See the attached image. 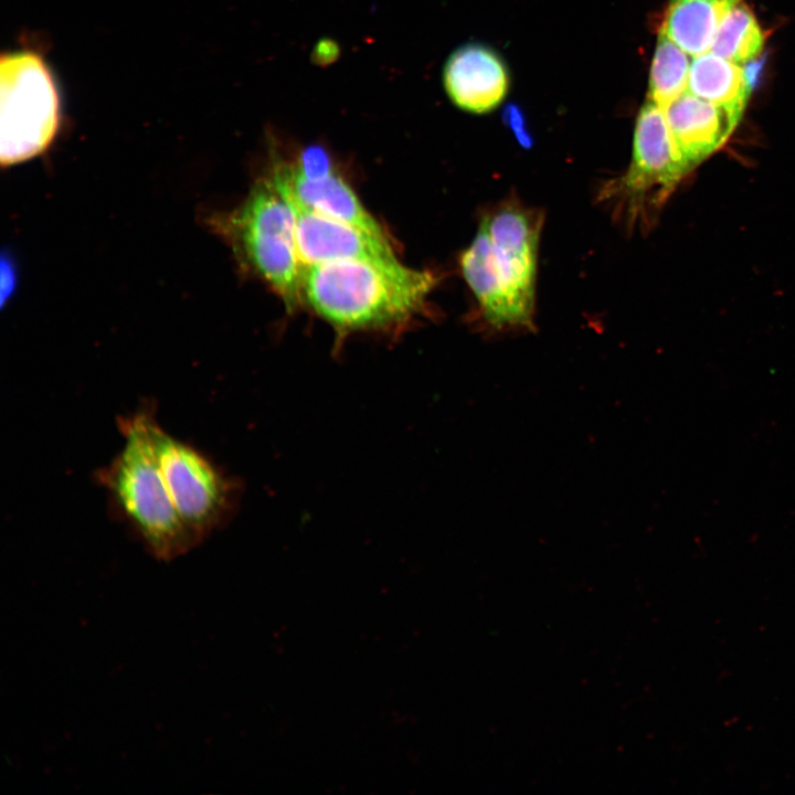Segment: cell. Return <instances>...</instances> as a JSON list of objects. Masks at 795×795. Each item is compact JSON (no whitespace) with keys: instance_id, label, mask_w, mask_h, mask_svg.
<instances>
[{"instance_id":"1","label":"cell","mask_w":795,"mask_h":795,"mask_svg":"<svg viewBox=\"0 0 795 795\" xmlns=\"http://www.w3.org/2000/svg\"><path fill=\"white\" fill-rule=\"evenodd\" d=\"M435 276L395 259H340L300 271L301 297L340 332L389 329L423 306Z\"/></svg>"},{"instance_id":"2","label":"cell","mask_w":795,"mask_h":795,"mask_svg":"<svg viewBox=\"0 0 795 795\" xmlns=\"http://www.w3.org/2000/svg\"><path fill=\"white\" fill-rule=\"evenodd\" d=\"M123 446L95 478L115 517L151 556L170 561L200 543L179 518L167 491L155 443L152 405L118 418Z\"/></svg>"},{"instance_id":"3","label":"cell","mask_w":795,"mask_h":795,"mask_svg":"<svg viewBox=\"0 0 795 795\" xmlns=\"http://www.w3.org/2000/svg\"><path fill=\"white\" fill-rule=\"evenodd\" d=\"M540 223L530 211L499 209L486 215L462 254L463 276L495 331L534 327Z\"/></svg>"},{"instance_id":"4","label":"cell","mask_w":795,"mask_h":795,"mask_svg":"<svg viewBox=\"0 0 795 795\" xmlns=\"http://www.w3.org/2000/svg\"><path fill=\"white\" fill-rule=\"evenodd\" d=\"M239 258L280 296L288 309L300 297V264L295 246V213L272 179L258 181L245 202L210 220Z\"/></svg>"},{"instance_id":"5","label":"cell","mask_w":795,"mask_h":795,"mask_svg":"<svg viewBox=\"0 0 795 795\" xmlns=\"http://www.w3.org/2000/svg\"><path fill=\"white\" fill-rule=\"evenodd\" d=\"M61 124V98L43 55L31 49L0 59V159L12 166L42 153Z\"/></svg>"},{"instance_id":"6","label":"cell","mask_w":795,"mask_h":795,"mask_svg":"<svg viewBox=\"0 0 795 795\" xmlns=\"http://www.w3.org/2000/svg\"><path fill=\"white\" fill-rule=\"evenodd\" d=\"M155 443L169 498L186 528L202 543L234 513L240 486L192 444L158 423Z\"/></svg>"},{"instance_id":"7","label":"cell","mask_w":795,"mask_h":795,"mask_svg":"<svg viewBox=\"0 0 795 795\" xmlns=\"http://www.w3.org/2000/svg\"><path fill=\"white\" fill-rule=\"evenodd\" d=\"M689 171L664 109L648 99L637 115L632 161L617 192L636 214L645 203H661Z\"/></svg>"},{"instance_id":"8","label":"cell","mask_w":795,"mask_h":795,"mask_svg":"<svg viewBox=\"0 0 795 795\" xmlns=\"http://www.w3.org/2000/svg\"><path fill=\"white\" fill-rule=\"evenodd\" d=\"M289 203L295 213V246L300 271L340 259L396 258L386 237Z\"/></svg>"},{"instance_id":"9","label":"cell","mask_w":795,"mask_h":795,"mask_svg":"<svg viewBox=\"0 0 795 795\" xmlns=\"http://www.w3.org/2000/svg\"><path fill=\"white\" fill-rule=\"evenodd\" d=\"M443 84L454 105L485 114L501 104L509 89V73L501 56L480 43L458 46L446 60Z\"/></svg>"},{"instance_id":"10","label":"cell","mask_w":795,"mask_h":795,"mask_svg":"<svg viewBox=\"0 0 795 795\" xmlns=\"http://www.w3.org/2000/svg\"><path fill=\"white\" fill-rule=\"evenodd\" d=\"M271 179L289 202L386 237L353 190L333 169L307 177L293 162L280 163Z\"/></svg>"},{"instance_id":"11","label":"cell","mask_w":795,"mask_h":795,"mask_svg":"<svg viewBox=\"0 0 795 795\" xmlns=\"http://www.w3.org/2000/svg\"><path fill=\"white\" fill-rule=\"evenodd\" d=\"M664 112L676 145L690 170L725 142L741 118L689 91Z\"/></svg>"},{"instance_id":"12","label":"cell","mask_w":795,"mask_h":795,"mask_svg":"<svg viewBox=\"0 0 795 795\" xmlns=\"http://www.w3.org/2000/svg\"><path fill=\"white\" fill-rule=\"evenodd\" d=\"M741 0H669L662 31L689 55L710 50L725 14Z\"/></svg>"},{"instance_id":"13","label":"cell","mask_w":795,"mask_h":795,"mask_svg":"<svg viewBox=\"0 0 795 795\" xmlns=\"http://www.w3.org/2000/svg\"><path fill=\"white\" fill-rule=\"evenodd\" d=\"M688 91L740 116L750 95V86L740 64L711 51L691 60Z\"/></svg>"},{"instance_id":"14","label":"cell","mask_w":795,"mask_h":795,"mask_svg":"<svg viewBox=\"0 0 795 795\" xmlns=\"http://www.w3.org/2000/svg\"><path fill=\"white\" fill-rule=\"evenodd\" d=\"M690 64L689 54L661 32L650 67L648 99L665 109L687 92Z\"/></svg>"},{"instance_id":"15","label":"cell","mask_w":795,"mask_h":795,"mask_svg":"<svg viewBox=\"0 0 795 795\" xmlns=\"http://www.w3.org/2000/svg\"><path fill=\"white\" fill-rule=\"evenodd\" d=\"M763 44V33L755 17L740 1L721 21L709 51L742 64L755 59Z\"/></svg>"},{"instance_id":"16","label":"cell","mask_w":795,"mask_h":795,"mask_svg":"<svg viewBox=\"0 0 795 795\" xmlns=\"http://www.w3.org/2000/svg\"><path fill=\"white\" fill-rule=\"evenodd\" d=\"M339 46L335 41L322 39L315 46L311 59L314 63L326 66L333 63L339 56Z\"/></svg>"},{"instance_id":"17","label":"cell","mask_w":795,"mask_h":795,"mask_svg":"<svg viewBox=\"0 0 795 795\" xmlns=\"http://www.w3.org/2000/svg\"><path fill=\"white\" fill-rule=\"evenodd\" d=\"M14 272L10 259L2 262V285H1V300L2 303L10 295L14 287Z\"/></svg>"},{"instance_id":"18","label":"cell","mask_w":795,"mask_h":795,"mask_svg":"<svg viewBox=\"0 0 795 795\" xmlns=\"http://www.w3.org/2000/svg\"><path fill=\"white\" fill-rule=\"evenodd\" d=\"M506 115L508 117L509 124H511L512 128L520 137V139L524 140V138H528L522 127V116L520 114V110L515 106H510L507 108Z\"/></svg>"}]
</instances>
